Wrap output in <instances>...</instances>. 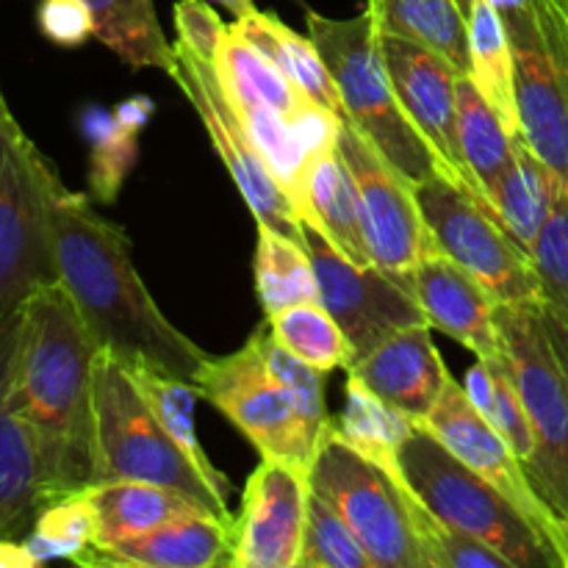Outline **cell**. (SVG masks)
I'll use <instances>...</instances> for the list:
<instances>
[{
  "label": "cell",
  "instance_id": "6da1fadb",
  "mask_svg": "<svg viewBox=\"0 0 568 568\" xmlns=\"http://www.w3.org/2000/svg\"><path fill=\"white\" fill-rule=\"evenodd\" d=\"M50 242L55 277L100 349L122 364L197 381L211 355L161 314L133 264L125 227L100 216L87 194L70 192L61 178L50 194Z\"/></svg>",
  "mask_w": 568,
  "mask_h": 568
},
{
  "label": "cell",
  "instance_id": "7a4b0ae2",
  "mask_svg": "<svg viewBox=\"0 0 568 568\" xmlns=\"http://www.w3.org/2000/svg\"><path fill=\"white\" fill-rule=\"evenodd\" d=\"M100 344L59 281L17 311L14 394L37 427L61 497L92 486V377Z\"/></svg>",
  "mask_w": 568,
  "mask_h": 568
},
{
  "label": "cell",
  "instance_id": "3957f363",
  "mask_svg": "<svg viewBox=\"0 0 568 568\" xmlns=\"http://www.w3.org/2000/svg\"><path fill=\"white\" fill-rule=\"evenodd\" d=\"M114 480L175 488L233 525L227 499L166 433L128 366L100 349L92 377V486Z\"/></svg>",
  "mask_w": 568,
  "mask_h": 568
},
{
  "label": "cell",
  "instance_id": "277c9868",
  "mask_svg": "<svg viewBox=\"0 0 568 568\" xmlns=\"http://www.w3.org/2000/svg\"><path fill=\"white\" fill-rule=\"evenodd\" d=\"M305 26L338 89L342 122H349L410 186L444 175L433 150L399 105L369 11L336 20L305 6Z\"/></svg>",
  "mask_w": 568,
  "mask_h": 568
},
{
  "label": "cell",
  "instance_id": "5b68a950",
  "mask_svg": "<svg viewBox=\"0 0 568 568\" xmlns=\"http://www.w3.org/2000/svg\"><path fill=\"white\" fill-rule=\"evenodd\" d=\"M399 469L427 510L453 530L488 544L514 568L560 566L541 532L503 491L464 464L425 425L399 447ZM564 568V566H560Z\"/></svg>",
  "mask_w": 568,
  "mask_h": 568
},
{
  "label": "cell",
  "instance_id": "8992f818",
  "mask_svg": "<svg viewBox=\"0 0 568 568\" xmlns=\"http://www.w3.org/2000/svg\"><path fill=\"white\" fill-rule=\"evenodd\" d=\"M514 48L519 131L568 189V0H491Z\"/></svg>",
  "mask_w": 568,
  "mask_h": 568
},
{
  "label": "cell",
  "instance_id": "52a82bcc",
  "mask_svg": "<svg viewBox=\"0 0 568 568\" xmlns=\"http://www.w3.org/2000/svg\"><path fill=\"white\" fill-rule=\"evenodd\" d=\"M59 172L26 136L0 92V322L55 277L50 194Z\"/></svg>",
  "mask_w": 568,
  "mask_h": 568
},
{
  "label": "cell",
  "instance_id": "ba28073f",
  "mask_svg": "<svg viewBox=\"0 0 568 568\" xmlns=\"http://www.w3.org/2000/svg\"><path fill=\"white\" fill-rule=\"evenodd\" d=\"M538 305H497V327L536 436L527 477L568 532V381Z\"/></svg>",
  "mask_w": 568,
  "mask_h": 568
},
{
  "label": "cell",
  "instance_id": "9c48e42d",
  "mask_svg": "<svg viewBox=\"0 0 568 568\" xmlns=\"http://www.w3.org/2000/svg\"><path fill=\"white\" fill-rule=\"evenodd\" d=\"M200 397L214 405L261 458L283 460L308 475L322 430L305 419L297 394L261 349L258 333L231 355H211L197 375Z\"/></svg>",
  "mask_w": 568,
  "mask_h": 568
},
{
  "label": "cell",
  "instance_id": "30bf717a",
  "mask_svg": "<svg viewBox=\"0 0 568 568\" xmlns=\"http://www.w3.org/2000/svg\"><path fill=\"white\" fill-rule=\"evenodd\" d=\"M311 491L344 516L375 568H427L408 510V483L353 447L327 419L308 471Z\"/></svg>",
  "mask_w": 568,
  "mask_h": 568
},
{
  "label": "cell",
  "instance_id": "8fae6325",
  "mask_svg": "<svg viewBox=\"0 0 568 568\" xmlns=\"http://www.w3.org/2000/svg\"><path fill=\"white\" fill-rule=\"evenodd\" d=\"M414 194L438 253L480 281L499 305L544 303L530 253L475 192L436 175L414 186Z\"/></svg>",
  "mask_w": 568,
  "mask_h": 568
},
{
  "label": "cell",
  "instance_id": "7c38bea8",
  "mask_svg": "<svg viewBox=\"0 0 568 568\" xmlns=\"http://www.w3.org/2000/svg\"><path fill=\"white\" fill-rule=\"evenodd\" d=\"M172 81L181 87L192 109L203 120L205 133L211 136L216 155L222 159L225 170L231 172L233 183L242 192L255 225H270L272 231L305 244L303 222L297 209L288 200L286 189L272 175L270 164L255 148L242 114L233 105L214 61L203 59L183 42L172 44Z\"/></svg>",
  "mask_w": 568,
  "mask_h": 568
},
{
  "label": "cell",
  "instance_id": "4fadbf2b",
  "mask_svg": "<svg viewBox=\"0 0 568 568\" xmlns=\"http://www.w3.org/2000/svg\"><path fill=\"white\" fill-rule=\"evenodd\" d=\"M305 250L320 283V303L331 311L349 344V361L369 353L375 344L410 325H425L416 300L381 266H358L344 258L325 233L303 225Z\"/></svg>",
  "mask_w": 568,
  "mask_h": 568
},
{
  "label": "cell",
  "instance_id": "5bb4252c",
  "mask_svg": "<svg viewBox=\"0 0 568 568\" xmlns=\"http://www.w3.org/2000/svg\"><path fill=\"white\" fill-rule=\"evenodd\" d=\"M338 153L353 175L372 264L386 272H405L425 255L438 253L414 186L349 122H342L338 131Z\"/></svg>",
  "mask_w": 568,
  "mask_h": 568
},
{
  "label": "cell",
  "instance_id": "9a60e30c",
  "mask_svg": "<svg viewBox=\"0 0 568 568\" xmlns=\"http://www.w3.org/2000/svg\"><path fill=\"white\" fill-rule=\"evenodd\" d=\"M430 433H436L469 469H475L483 480L491 483L497 491H503L521 514L530 519V525L541 532L544 541L558 555L560 566L568 568V532L555 519L552 510L538 497L536 486L527 477L525 464L514 453L503 433L469 403L464 392V383L449 375L442 397L433 405L427 419L422 422Z\"/></svg>",
  "mask_w": 568,
  "mask_h": 568
},
{
  "label": "cell",
  "instance_id": "2e32d148",
  "mask_svg": "<svg viewBox=\"0 0 568 568\" xmlns=\"http://www.w3.org/2000/svg\"><path fill=\"white\" fill-rule=\"evenodd\" d=\"M377 44H381L383 64L392 78L399 105L438 159L444 178L475 192L458 142L460 72L436 50L397 37V33H386L381 28H377Z\"/></svg>",
  "mask_w": 568,
  "mask_h": 568
},
{
  "label": "cell",
  "instance_id": "e0dca14e",
  "mask_svg": "<svg viewBox=\"0 0 568 568\" xmlns=\"http://www.w3.org/2000/svg\"><path fill=\"white\" fill-rule=\"evenodd\" d=\"M17 314L0 322V538H22L50 503L61 499L37 427L14 394Z\"/></svg>",
  "mask_w": 568,
  "mask_h": 568
},
{
  "label": "cell",
  "instance_id": "ac0fdd59",
  "mask_svg": "<svg viewBox=\"0 0 568 568\" xmlns=\"http://www.w3.org/2000/svg\"><path fill=\"white\" fill-rule=\"evenodd\" d=\"M311 483L283 460L261 458L233 519L231 568H300Z\"/></svg>",
  "mask_w": 568,
  "mask_h": 568
},
{
  "label": "cell",
  "instance_id": "d6986e66",
  "mask_svg": "<svg viewBox=\"0 0 568 568\" xmlns=\"http://www.w3.org/2000/svg\"><path fill=\"white\" fill-rule=\"evenodd\" d=\"M394 281L416 300L427 325L464 344L477 358H503L497 327V300L480 281L444 253H430Z\"/></svg>",
  "mask_w": 568,
  "mask_h": 568
},
{
  "label": "cell",
  "instance_id": "ffe728a7",
  "mask_svg": "<svg viewBox=\"0 0 568 568\" xmlns=\"http://www.w3.org/2000/svg\"><path fill=\"white\" fill-rule=\"evenodd\" d=\"M430 331L427 322L403 327L375 344L366 355L349 361L344 372L358 377L383 403L394 405L422 425L453 375L433 344Z\"/></svg>",
  "mask_w": 568,
  "mask_h": 568
},
{
  "label": "cell",
  "instance_id": "44dd1931",
  "mask_svg": "<svg viewBox=\"0 0 568 568\" xmlns=\"http://www.w3.org/2000/svg\"><path fill=\"white\" fill-rule=\"evenodd\" d=\"M233 560V525L216 516L172 521L159 530L89 549L78 566L100 568H220Z\"/></svg>",
  "mask_w": 568,
  "mask_h": 568
},
{
  "label": "cell",
  "instance_id": "7402d4cb",
  "mask_svg": "<svg viewBox=\"0 0 568 568\" xmlns=\"http://www.w3.org/2000/svg\"><path fill=\"white\" fill-rule=\"evenodd\" d=\"M87 491L94 505V516H98V536H94L92 549L111 547V544L125 541V538L172 525V521L214 516L189 494L155 486V483L114 480L87 486Z\"/></svg>",
  "mask_w": 568,
  "mask_h": 568
},
{
  "label": "cell",
  "instance_id": "603a6c76",
  "mask_svg": "<svg viewBox=\"0 0 568 568\" xmlns=\"http://www.w3.org/2000/svg\"><path fill=\"white\" fill-rule=\"evenodd\" d=\"M303 225L325 233L327 242L353 264L372 266L364 225H361L358 194H355L353 175H349L338 148L314 155L308 161Z\"/></svg>",
  "mask_w": 568,
  "mask_h": 568
},
{
  "label": "cell",
  "instance_id": "cb8c5ba5",
  "mask_svg": "<svg viewBox=\"0 0 568 568\" xmlns=\"http://www.w3.org/2000/svg\"><path fill=\"white\" fill-rule=\"evenodd\" d=\"M469 0H366V11L386 33L436 50L460 75L471 72Z\"/></svg>",
  "mask_w": 568,
  "mask_h": 568
},
{
  "label": "cell",
  "instance_id": "d4e9b609",
  "mask_svg": "<svg viewBox=\"0 0 568 568\" xmlns=\"http://www.w3.org/2000/svg\"><path fill=\"white\" fill-rule=\"evenodd\" d=\"M231 28L242 33L247 42H253L261 53L270 55V59L281 67L283 75H286L305 98L314 100L322 109L333 111L338 120H344L338 89L336 83H333V75L331 70H327L325 59H322V53L316 50V44L311 42V37H300L294 28H288L283 20H277L272 11L258 9H253L244 17H236V22H233Z\"/></svg>",
  "mask_w": 568,
  "mask_h": 568
},
{
  "label": "cell",
  "instance_id": "484cf974",
  "mask_svg": "<svg viewBox=\"0 0 568 568\" xmlns=\"http://www.w3.org/2000/svg\"><path fill=\"white\" fill-rule=\"evenodd\" d=\"M514 136L469 75L458 78V142L475 192L497 214L494 197L514 161Z\"/></svg>",
  "mask_w": 568,
  "mask_h": 568
},
{
  "label": "cell",
  "instance_id": "4316f807",
  "mask_svg": "<svg viewBox=\"0 0 568 568\" xmlns=\"http://www.w3.org/2000/svg\"><path fill=\"white\" fill-rule=\"evenodd\" d=\"M564 189L552 170L538 159L525 142L521 133L514 136V161H510L508 172H505L503 183L494 197V209H497L499 222L505 231L530 253L532 242H536L538 231L547 222L549 211H552L555 197Z\"/></svg>",
  "mask_w": 568,
  "mask_h": 568
},
{
  "label": "cell",
  "instance_id": "83f0119b",
  "mask_svg": "<svg viewBox=\"0 0 568 568\" xmlns=\"http://www.w3.org/2000/svg\"><path fill=\"white\" fill-rule=\"evenodd\" d=\"M466 17H469L471 55L469 78L477 83L483 98L491 103V109L497 111L505 128L510 133H521L514 83V48H510L503 14L494 9L491 0H469Z\"/></svg>",
  "mask_w": 568,
  "mask_h": 568
},
{
  "label": "cell",
  "instance_id": "f1b7e54d",
  "mask_svg": "<svg viewBox=\"0 0 568 568\" xmlns=\"http://www.w3.org/2000/svg\"><path fill=\"white\" fill-rule=\"evenodd\" d=\"M225 83L227 94H231L233 105L242 114L244 125H247L250 136H253L255 148L264 155V161L270 164L272 175L281 181V186L286 189L288 200L297 209L300 222L305 214V170H308V153L300 144L297 133H294L292 122L281 114V111L272 109L270 103L258 98L253 89H247L244 83L233 81V78L220 75Z\"/></svg>",
  "mask_w": 568,
  "mask_h": 568
},
{
  "label": "cell",
  "instance_id": "f546056e",
  "mask_svg": "<svg viewBox=\"0 0 568 568\" xmlns=\"http://www.w3.org/2000/svg\"><path fill=\"white\" fill-rule=\"evenodd\" d=\"M344 438L353 444L358 453L375 460L383 471L392 477H403L399 469V447L405 438L416 430L419 422L410 419L394 405L383 403L377 394H372L358 377L347 375V386H344V410L338 419H333Z\"/></svg>",
  "mask_w": 568,
  "mask_h": 568
},
{
  "label": "cell",
  "instance_id": "4dcf8cb0",
  "mask_svg": "<svg viewBox=\"0 0 568 568\" xmlns=\"http://www.w3.org/2000/svg\"><path fill=\"white\" fill-rule=\"evenodd\" d=\"M94 17V39L133 70L172 72V44L161 31L153 0H83Z\"/></svg>",
  "mask_w": 568,
  "mask_h": 568
},
{
  "label": "cell",
  "instance_id": "1f68e13d",
  "mask_svg": "<svg viewBox=\"0 0 568 568\" xmlns=\"http://www.w3.org/2000/svg\"><path fill=\"white\" fill-rule=\"evenodd\" d=\"M255 294L266 316L300 303L320 300L314 264L305 244L272 231L270 225H258L253 258Z\"/></svg>",
  "mask_w": 568,
  "mask_h": 568
},
{
  "label": "cell",
  "instance_id": "d6a6232c",
  "mask_svg": "<svg viewBox=\"0 0 568 568\" xmlns=\"http://www.w3.org/2000/svg\"><path fill=\"white\" fill-rule=\"evenodd\" d=\"M125 366L133 375V381L139 383L144 397H148L150 408L155 410L161 425L166 427V433L181 444L183 453H186L189 458H192V464L203 471L205 480H209L222 497L231 499L233 494L231 480H227V475H222L214 464H211L209 453L203 449L197 430H194V403L200 399L197 383L164 375V372L150 369V366H131V364Z\"/></svg>",
  "mask_w": 568,
  "mask_h": 568
},
{
  "label": "cell",
  "instance_id": "836d02e7",
  "mask_svg": "<svg viewBox=\"0 0 568 568\" xmlns=\"http://www.w3.org/2000/svg\"><path fill=\"white\" fill-rule=\"evenodd\" d=\"M81 133L89 142V197L111 205L136 166L139 133L122 125L114 111L100 105L81 111Z\"/></svg>",
  "mask_w": 568,
  "mask_h": 568
},
{
  "label": "cell",
  "instance_id": "e575fe53",
  "mask_svg": "<svg viewBox=\"0 0 568 568\" xmlns=\"http://www.w3.org/2000/svg\"><path fill=\"white\" fill-rule=\"evenodd\" d=\"M270 331L281 347L297 355L300 361L311 364L314 369L331 372L344 369L349 358V344L344 338L342 327L333 320L331 311L316 300V303L288 305L277 314L266 316Z\"/></svg>",
  "mask_w": 568,
  "mask_h": 568
},
{
  "label": "cell",
  "instance_id": "d590c367",
  "mask_svg": "<svg viewBox=\"0 0 568 568\" xmlns=\"http://www.w3.org/2000/svg\"><path fill=\"white\" fill-rule=\"evenodd\" d=\"M94 536H98V516L89 491L81 488L42 508L22 544L39 566L50 560L78 564L94 547Z\"/></svg>",
  "mask_w": 568,
  "mask_h": 568
},
{
  "label": "cell",
  "instance_id": "8d00e7d4",
  "mask_svg": "<svg viewBox=\"0 0 568 568\" xmlns=\"http://www.w3.org/2000/svg\"><path fill=\"white\" fill-rule=\"evenodd\" d=\"M214 67L220 75L233 78V81L253 89L264 103H270L272 109L281 111L286 120H292V116L308 103V98L283 75L281 67H277L270 55L261 53L253 42H247L242 33L233 31L231 26H227V37L222 39L220 50H216Z\"/></svg>",
  "mask_w": 568,
  "mask_h": 568
},
{
  "label": "cell",
  "instance_id": "74e56055",
  "mask_svg": "<svg viewBox=\"0 0 568 568\" xmlns=\"http://www.w3.org/2000/svg\"><path fill=\"white\" fill-rule=\"evenodd\" d=\"M300 568H375L353 527L316 491L308 497Z\"/></svg>",
  "mask_w": 568,
  "mask_h": 568
},
{
  "label": "cell",
  "instance_id": "f35d334b",
  "mask_svg": "<svg viewBox=\"0 0 568 568\" xmlns=\"http://www.w3.org/2000/svg\"><path fill=\"white\" fill-rule=\"evenodd\" d=\"M530 261L541 281L544 303L568 314V189L555 197L547 222L530 247Z\"/></svg>",
  "mask_w": 568,
  "mask_h": 568
},
{
  "label": "cell",
  "instance_id": "ab89813d",
  "mask_svg": "<svg viewBox=\"0 0 568 568\" xmlns=\"http://www.w3.org/2000/svg\"><path fill=\"white\" fill-rule=\"evenodd\" d=\"M486 419L503 433V438L514 447L521 464H530L532 449H536V436H532L530 419H527L525 403H521L514 375H510L508 364H505V355L503 358H494V408Z\"/></svg>",
  "mask_w": 568,
  "mask_h": 568
},
{
  "label": "cell",
  "instance_id": "60d3db41",
  "mask_svg": "<svg viewBox=\"0 0 568 568\" xmlns=\"http://www.w3.org/2000/svg\"><path fill=\"white\" fill-rule=\"evenodd\" d=\"M37 26L59 48H81L94 39V17L83 0H39Z\"/></svg>",
  "mask_w": 568,
  "mask_h": 568
},
{
  "label": "cell",
  "instance_id": "b9f144b4",
  "mask_svg": "<svg viewBox=\"0 0 568 568\" xmlns=\"http://www.w3.org/2000/svg\"><path fill=\"white\" fill-rule=\"evenodd\" d=\"M172 14H175L178 42L203 59L214 61L222 39L227 37V26L220 20V14L205 0H178Z\"/></svg>",
  "mask_w": 568,
  "mask_h": 568
},
{
  "label": "cell",
  "instance_id": "7bdbcfd3",
  "mask_svg": "<svg viewBox=\"0 0 568 568\" xmlns=\"http://www.w3.org/2000/svg\"><path fill=\"white\" fill-rule=\"evenodd\" d=\"M538 311H541L544 331H547L549 344H552L555 355H558V361H560V369H564V375L568 381V314L552 308V305H547V303L538 305Z\"/></svg>",
  "mask_w": 568,
  "mask_h": 568
},
{
  "label": "cell",
  "instance_id": "ee69618b",
  "mask_svg": "<svg viewBox=\"0 0 568 568\" xmlns=\"http://www.w3.org/2000/svg\"><path fill=\"white\" fill-rule=\"evenodd\" d=\"M114 114L122 125L139 133L150 120H153L155 103L153 98H148V94H133V98H125L120 105H116Z\"/></svg>",
  "mask_w": 568,
  "mask_h": 568
},
{
  "label": "cell",
  "instance_id": "f6af8a7d",
  "mask_svg": "<svg viewBox=\"0 0 568 568\" xmlns=\"http://www.w3.org/2000/svg\"><path fill=\"white\" fill-rule=\"evenodd\" d=\"M37 558L17 538H0V568H37Z\"/></svg>",
  "mask_w": 568,
  "mask_h": 568
},
{
  "label": "cell",
  "instance_id": "bcb514c9",
  "mask_svg": "<svg viewBox=\"0 0 568 568\" xmlns=\"http://www.w3.org/2000/svg\"><path fill=\"white\" fill-rule=\"evenodd\" d=\"M216 3H220V6H225V9L231 11V14H236V17H244V14H250V11L255 9V6H253V0H216Z\"/></svg>",
  "mask_w": 568,
  "mask_h": 568
}]
</instances>
